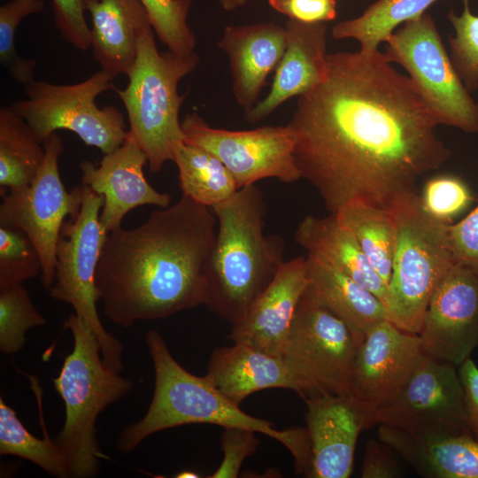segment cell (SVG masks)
<instances>
[{"mask_svg": "<svg viewBox=\"0 0 478 478\" xmlns=\"http://www.w3.org/2000/svg\"><path fill=\"white\" fill-rule=\"evenodd\" d=\"M379 50L327 55V74L298 96L287 127L302 178L330 213L351 202L390 212L451 150L408 75Z\"/></svg>", "mask_w": 478, "mask_h": 478, "instance_id": "6da1fadb", "label": "cell"}, {"mask_svg": "<svg viewBox=\"0 0 478 478\" xmlns=\"http://www.w3.org/2000/svg\"><path fill=\"white\" fill-rule=\"evenodd\" d=\"M216 233L212 210L184 195L135 228L109 232L96 272L105 316L128 328L205 305Z\"/></svg>", "mask_w": 478, "mask_h": 478, "instance_id": "7a4b0ae2", "label": "cell"}, {"mask_svg": "<svg viewBox=\"0 0 478 478\" xmlns=\"http://www.w3.org/2000/svg\"><path fill=\"white\" fill-rule=\"evenodd\" d=\"M217 219L206 270V303L235 324L266 289L284 260V242L264 233L266 203L257 185L240 188L211 208Z\"/></svg>", "mask_w": 478, "mask_h": 478, "instance_id": "3957f363", "label": "cell"}, {"mask_svg": "<svg viewBox=\"0 0 478 478\" xmlns=\"http://www.w3.org/2000/svg\"><path fill=\"white\" fill-rule=\"evenodd\" d=\"M145 343L155 373L153 396L145 415L120 433L117 440L120 451L127 453L150 435L166 428L212 424L262 433L287 447L296 465L309 461L312 446L306 428L277 430L270 421L249 415L227 399L205 375L197 376L182 367L157 330L145 334Z\"/></svg>", "mask_w": 478, "mask_h": 478, "instance_id": "277c9868", "label": "cell"}, {"mask_svg": "<svg viewBox=\"0 0 478 478\" xmlns=\"http://www.w3.org/2000/svg\"><path fill=\"white\" fill-rule=\"evenodd\" d=\"M73 347L53 384L64 401L65 423L54 438L65 451L71 477L90 478L100 470L104 456L96 439V420L111 404L127 395L134 382L104 362L98 337L88 323L71 314L65 321Z\"/></svg>", "mask_w": 478, "mask_h": 478, "instance_id": "5b68a950", "label": "cell"}, {"mask_svg": "<svg viewBox=\"0 0 478 478\" xmlns=\"http://www.w3.org/2000/svg\"><path fill=\"white\" fill-rule=\"evenodd\" d=\"M154 35L150 24L142 30L128 83L114 91L126 108L128 134L147 156L150 171L158 173L166 162H173L184 142L179 113L186 96L179 95L178 84L200 58L196 52L159 51Z\"/></svg>", "mask_w": 478, "mask_h": 478, "instance_id": "8992f818", "label": "cell"}, {"mask_svg": "<svg viewBox=\"0 0 478 478\" xmlns=\"http://www.w3.org/2000/svg\"><path fill=\"white\" fill-rule=\"evenodd\" d=\"M390 212L397 226V243L388 284L387 319L419 335L433 293L456 264L451 223L429 216L416 192L400 199Z\"/></svg>", "mask_w": 478, "mask_h": 478, "instance_id": "52a82bcc", "label": "cell"}, {"mask_svg": "<svg viewBox=\"0 0 478 478\" xmlns=\"http://www.w3.org/2000/svg\"><path fill=\"white\" fill-rule=\"evenodd\" d=\"M357 346L347 325L306 288L280 358L304 400L320 395H352Z\"/></svg>", "mask_w": 478, "mask_h": 478, "instance_id": "ba28073f", "label": "cell"}, {"mask_svg": "<svg viewBox=\"0 0 478 478\" xmlns=\"http://www.w3.org/2000/svg\"><path fill=\"white\" fill-rule=\"evenodd\" d=\"M116 77L100 69L83 81L57 85L34 81L24 86L26 99L11 107L43 142L59 129L75 133L87 145L104 154L118 149L126 140L127 130L121 112L113 105L99 108L96 97L114 90Z\"/></svg>", "mask_w": 478, "mask_h": 478, "instance_id": "9c48e42d", "label": "cell"}, {"mask_svg": "<svg viewBox=\"0 0 478 478\" xmlns=\"http://www.w3.org/2000/svg\"><path fill=\"white\" fill-rule=\"evenodd\" d=\"M83 197L75 216L61 228L56 249L54 280L50 297L72 305L98 337L104 364L120 373L123 347L103 326L97 308L96 272L107 233L100 223L103 196L82 185Z\"/></svg>", "mask_w": 478, "mask_h": 478, "instance_id": "30bf717a", "label": "cell"}, {"mask_svg": "<svg viewBox=\"0 0 478 478\" xmlns=\"http://www.w3.org/2000/svg\"><path fill=\"white\" fill-rule=\"evenodd\" d=\"M384 42L386 58L407 72L437 125L478 132V103L454 68L429 14L405 22Z\"/></svg>", "mask_w": 478, "mask_h": 478, "instance_id": "8fae6325", "label": "cell"}, {"mask_svg": "<svg viewBox=\"0 0 478 478\" xmlns=\"http://www.w3.org/2000/svg\"><path fill=\"white\" fill-rule=\"evenodd\" d=\"M43 161L31 181L19 190L1 193L0 224L23 230L36 248L42 262V282L50 289L54 280L56 249L64 222L81 205L83 188L67 191L58 161L64 151L61 137L53 133L43 142Z\"/></svg>", "mask_w": 478, "mask_h": 478, "instance_id": "7c38bea8", "label": "cell"}, {"mask_svg": "<svg viewBox=\"0 0 478 478\" xmlns=\"http://www.w3.org/2000/svg\"><path fill=\"white\" fill-rule=\"evenodd\" d=\"M374 425L425 437L472 435L456 366L426 353L399 393L370 413Z\"/></svg>", "mask_w": 478, "mask_h": 478, "instance_id": "4fadbf2b", "label": "cell"}, {"mask_svg": "<svg viewBox=\"0 0 478 478\" xmlns=\"http://www.w3.org/2000/svg\"><path fill=\"white\" fill-rule=\"evenodd\" d=\"M184 142L216 156L234 175L239 189L266 178L283 183L302 179L294 158L293 135L286 126L235 131L210 126L197 112L181 120Z\"/></svg>", "mask_w": 478, "mask_h": 478, "instance_id": "5bb4252c", "label": "cell"}, {"mask_svg": "<svg viewBox=\"0 0 478 478\" xmlns=\"http://www.w3.org/2000/svg\"><path fill=\"white\" fill-rule=\"evenodd\" d=\"M424 351L459 366L478 347V274L454 264L428 305L419 333Z\"/></svg>", "mask_w": 478, "mask_h": 478, "instance_id": "9a60e30c", "label": "cell"}, {"mask_svg": "<svg viewBox=\"0 0 478 478\" xmlns=\"http://www.w3.org/2000/svg\"><path fill=\"white\" fill-rule=\"evenodd\" d=\"M425 355L418 334L377 323L357 346L352 395L372 412L399 393Z\"/></svg>", "mask_w": 478, "mask_h": 478, "instance_id": "2e32d148", "label": "cell"}, {"mask_svg": "<svg viewBox=\"0 0 478 478\" xmlns=\"http://www.w3.org/2000/svg\"><path fill=\"white\" fill-rule=\"evenodd\" d=\"M312 444L307 477L348 478L359 434L369 428L371 412L353 395H320L305 400Z\"/></svg>", "mask_w": 478, "mask_h": 478, "instance_id": "e0dca14e", "label": "cell"}, {"mask_svg": "<svg viewBox=\"0 0 478 478\" xmlns=\"http://www.w3.org/2000/svg\"><path fill=\"white\" fill-rule=\"evenodd\" d=\"M147 163V156L127 132L124 143L104 154L98 166L90 161L80 164L82 185L104 197L100 223L107 234L121 227L124 216L135 207L170 205V195L156 190L146 180Z\"/></svg>", "mask_w": 478, "mask_h": 478, "instance_id": "ac0fdd59", "label": "cell"}, {"mask_svg": "<svg viewBox=\"0 0 478 478\" xmlns=\"http://www.w3.org/2000/svg\"><path fill=\"white\" fill-rule=\"evenodd\" d=\"M307 285L305 257L285 260L271 283L232 324L228 339L280 357Z\"/></svg>", "mask_w": 478, "mask_h": 478, "instance_id": "d6986e66", "label": "cell"}, {"mask_svg": "<svg viewBox=\"0 0 478 478\" xmlns=\"http://www.w3.org/2000/svg\"><path fill=\"white\" fill-rule=\"evenodd\" d=\"M284 27V54L269 93L245 112L244 118L251 123L265 120L285 101L312 90L326 77V22L307 23L289 19Z\"/></svg>", "mask_w": 478, "mask_h": 478, "instance_id": "ffe728a7", "label": "cell"}, {"mask_svg": "<svg viewBox=\"0 0 478 478\" xmlns=\"http://www.w3.org/2000/svg\"><path fill=\"white\" fill-rule=\"evenodd\" d=\"M227 56L235 99L245 112L258 102L286 49L285 27L260 22L227 26L217 43Z\"/></svg>", "mask_w": 478, "mask_h": 478, "instance_id": "44dd1931", "label": "cell"}, {"mask_svg": "<svg viewBox=\"0 0 478 478\" xmlns=\"http://www.w3.org/2000/svg\"><path fill=\"white\" fill-rule=\"evenodd\" d=\"M294 239L305 250L306 256L343 272L375 295L386 307L388 285L373 268L352 232L335 214L305 216Z\"/></svg>", "mask_w": 478, "mask_h": 478, "instance_id": "7402d4cb", "label": "cell"}, {"mask_svg": "<svg viewBox=\"0 0 478 478\" xmlns=\"http://www.w3.org/2000/svg\"><path fill=\"white\" fill-rule=\"evenodd\" d=\"M205 376L233 404L240 405L251 394L273 388L298 389L280 357L244 343L212 351Z\"/></svg>", "mask_w": 478, "mask_h": 478, "instance_id": "603a6c76", "label": "cell"}, {"mask_svg": "<svg viewBox=\"0 0 478 478\" xmlns=\"http://www.w3.org/2000/svg\"><path fill=\"white\" fill-rule=\"evenodd\" d=\"M92 21L91 48L101 69L127 76L142 30L150 23L140 0H88Z\"/></svg>", "mask_w": 478, "mask_h": 478, "instance_id": "cb8c5ba5", "label": "cell"}, {"mask_svg": "<svg viewBox=\"0 0 478 478\" xmlns=\"http://www.w3.org/2000/svg\"><path fill=\"white\" fill-rule=\"evenodd\" d=\"M378 436L422 477L478 478V442L472 435L425 437L379 425Z\"/></svg>", "mask_w": 478, "mask_h": 478, "instance_id": "d4e9b609", "label": "cell"}, {"mask_svg": "<svg viewBox=\"0 0 478 478\" xmlns=\"http://www.w3.org/2000/svg\"><path fill=\"white\" fill-rule=\"evenodd\" d=\"M307 289L349 328L357 344L377 323L388 320L383 303L333 266L306 256Z\"/></svg>", "mask_w": 478, "mask_h": 478, "instance_id": "484cf974", "label": "cell"}, {"mask_svg": "<svg viewBox=\"0 0 478 478\" xmlns=\"http://www.w3.org/2000/svg\"><path fill=\"white\" fill-rule=\"evenodd\" d=\"M45 150L27 123L10 106L0 109V194L27 188Z\"/></svg>", "mask_w": 478, "mask_h": 478, "instance_id": "4316f807", "label": "cell"}, {"mask_svg": "<svg viewBox=\"0 0 478 478\" xmlns=\"http://www.w3.org/2000/svg\"><path fill=\"white\" fill-rule=\"evenodd\" d=\"M335 214L352 232L369 263L388 285L397 243L393 214L362 202H351Z\"/></svg>", "mask_w": 478, "mask_h": 478, "instance_id": "83f0119b", "label": "cell"}, {"mask_svg": "<svg viewBox=\"0 0 478 478\" xmlns=\"http://www.w3.org/2000/svg\"><path fill=\"white\" fill-rule=\"evenodd\" d=\"M173 162L179 171L182 195L209 208L228 199L238 184L226 166L212 153L183 142Z\"/></svg>", "mask_w": 478, "mask_h": 478, "instance_id": "f1b7e54d", "label": "cell"}, {"mask_svg": "<svg viewBox=\"0 0 478 478\" xmlns=\"http://www.w3.org/2000/svg\"><path fill=\"white\" fill-rule=\"evenodd\" d=\"M436 0H376L358 17L343 20L332 29L335 39H355L360 50H379L396 27L425 12Z\"/></svg>", "mask_w": 478, "mask_h": 478, "instance_id": "f546056e", "label": "cell"}, {"mask_svg": "<svg viewBox=\"0 0 478 478\" xmlns=\"http://www.w3.org/2000/svg\"><path fill=\"white\" fill-rule=\"evenodd\" d=\"M43 438L32 435L18 418L16 412L0 397V454L13 455L28 460L50 475L71 477L67 457L63 449L51 439L42 420Z\"/></svg>", "mask_w": 478, "mask_h": 478, "instance_id": "4dcf8cb0", "label": "cell"}, {"mask_svg": "<svg viewBox=\"0 0 478 478\" xmlns=\"http://www.w3.org/2000/svg\"><path fill=\"white\" fill-rule=\"evenodd\" d=\"M23 284L0 289V350L6 355L20 351L29 329L44 325Z\"/></svg>", "mask_w": 478, "mask_h": 478, "instance_id": "1f68e13d", "label": "cell"}, {"mask_svg": "<svg viewBox=\"0 0 478 478\" xmlns=\"http://www.w3.org/2000/svg\"><path fill=\"white\" fill-rule=\"evenodd\" d=\"M42 0H10L0 7V62L12 80L22 86L34 81L36 61L22 58L15 45L20 21L42 11Z\"/></svg>", "mask_w": 478, "mask_h": 478, "instance_id": "d6a6232c", "label": "cell"}, {"mask_svg": "<svg viewBox=\"0 0 478 478\" xmlns=\"http://www.w3.org/2000/svg\"><path fill=\"white\" fill-rule=\"evenodd\" d=\"M150 23L167 49L178 54L195 52L196 36L188 24L192 0H140Z\"/></svg>", "mask_w": 478, "mask_h": 478, "instance_id": "836d02e7", "label": "cell"}, {"mask_svg": "<svg viewBox=\"0 0 478 478\" xmlns=\"http://www.w3.org/2000/svg\"><path fill=\"white\" fill-rule=\"evenodd\" d=\"M36 248L19 227L0 224V289L12 287L42 274Z\"/></svg>", "mask_w": 478, "mask_h": 478, "instance_id": "e575fe53", "label": "cell"}, {"mask_svg": "<svg viewBox=\"0 0 478 478\" xmlns=\"http://www.w3.org/2000/svg\"><path fill=\"white\" fill-rule=\"evenodd\" d=\"M460 15L451 10L448 19L455 35L450 37V57L466 89L472 93L478 89V16L471 12L469 0H463Z\"/></svg>", "mask_w": 478, "mask_h": 478, "instance_id": "d590c367", "label": "cell"}, {"mask_svg": "<svg viewBox=\"0 0 478 478\" xmlns=\"http://www.w3.org/2000/svg\"><path fill=\"white\" fill-rule=\"evenodd\" d=\"M423 210L432 218L451 223L471 204L473 196L466 182L454 175L429 179L420 197Z\"/></svg>", "mask_w": 478, "mask_h": 478, "instance_id": "8d00e7d4", "label": "cell"}, {"mask_svg": "<svg viewBox=\"0 0 478 478\" xmlns=\"http://www.w3.org/2000/svg\"><path fill=\"white\" fill-rule=\"evenodd\" d=\"M221 435L223 459L211 478H235L245 459L253 454L259 443L256 431L241 427H225Z\"/></svg>", "mask_w": 478, "mask_h": 478, "instance_id": "74e56055", "label": "cell"}, {"mask_svg": "<svg viewBox=\"0 0 478 478\" xmlns=\"http://www.w3.org/2000/svg\"><path fill=\"white\" fill-rule=\"evenodd\" d=\"M88 0H52L54 22L59 34L74 48L91 47V29L85 19Z\"/></svg>", "mask_w": 478, "mask_h": 478, "instance_id": "f35d334b", "label": "cell"}, {"mask_svg": "<svg viewBox=\"0 0 478 478\" xmlns=\"http://www.w3.org/2000/svg\"><path fill=\"white\" fill-rule=\"evenodd\" d=\"M448 231L455 262L478 274V205Z\"/></svg>", "mask_w": 478, "mask_h": 478, "instance_id": "ab89813d", "label": "cell"}, {"mask_svg": "<svg viewBox=\"0 0 478 478\" xmlns=\"http://www.w3.org/2000/svg\"><path fill=\"white\" fill-rule=\"evenodd\" d=\"M268 4L277 12L302 22H327L336 16V0H268Z\"/></svg>", "mask_w": 478, "mask_h": 478, "instance_id": "60d3db41", "label": "cell"}, {"mask_svg": "<svg viewBox=\"0 0 478 478\" xmlns=\"http://www.w3.org/2000/svg\"><path fill=\"white\" fill-rule=\"evenodd\" d=\"M370 439L366 444L361 467L362 478H393L399 476V466L389 452V446Z\"/></svg>", "mask_w": 478, "mask_h": 478, "instance_id": "b9f144b4", "label": "cell"}, {"mask_svg": "<svg viewBox=\"0 0 478 478\" xmlns=\"http://www.w3.org/2000/svg\"><path fill=\"white\" fill-rule=\"evenodd\" d=\"M458 372L464 389L467 423L478 442V366L468 358L459 366Z\"/></svg>", "mask_w": 478, "mask_h": 478, "instance_id": "7bdbcfd3", "label": "cell"}, {"mask_svg": "<svg viewBox=\"0 0 478 478\" xmlns=\"http://www.w3.org/2000/svg\"><path fill=\"white\" fill-rule=\"evenodd\" d=\"M253 0H219L220 5L224 11L233 12L242 8Z\"/></svg>", "mask_w": 478, "mask_h": 478, "instance_id": "ee69618b", "label": "cell"}, {"mask_svg": "<svg viewBox=\"0 0 478 478\" xmlns=\"http://www.w3.org/2000/svg\"><path fill=\"white\" fill-rule=\"evenodd\" d=\"M176 477L178 478H197L199 477L198 474L191 471H183L179 473Z\"/></svg>", "mask_w": 478, "mask_h": 478, "instance_id": "f6af8a7d", "label": "cell"}]
</instances>
